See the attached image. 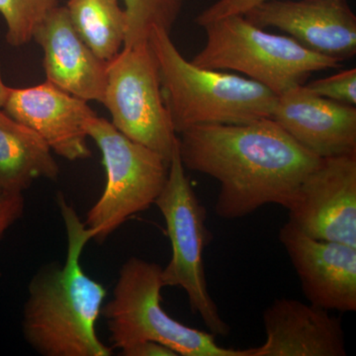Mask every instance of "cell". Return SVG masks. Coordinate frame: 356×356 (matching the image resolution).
<instances>
[{"instance_id": "obj_1", "label": "cell", "mask_w": 356, "mask_h": 356, "mask_svg": "<svg viewBox=\"0 0 356 356\" xmlns=\"http://www.w3.org/2000/svg\"><path fill=\"white\" fill-rule=\"evenodd\" d=\"M179 136L185 170L219 182L215 212L225 220L247 217L268 204L287 210L321 159L271 118L197 126Z\"/></svg>"}, {"instance_id": "obj_2", "label": "cell", "mask_w": 356, "mask_h": 356, "mask_svg": "<svg viewBox=\"0 0 356 356\" xmlns=\"http://www.w3.org/2000/svg\"><path fill=\"white\" fill-rule=\"evenodd\" d=\"M57 202L67 232V259L62 266L44 267L33 277L23 312V334L44 356L111 355L112 348L96 332L107 290L89 277L81 262L92 232L64 196L60 194Z\"/></svg>"}, {"instance_id": "obj_3", "label": "cell", "mask_w": 356, "mask_h": 356, "mask_svg": "<svg viewBox=\"0 0 356 356\" xmlns=\"http://www.w3.org/2000/svg\"><path fill=\"white\" fill-rule=\"evenodd\" d=\"M147 41L177 135L197 126L245 124L273 116L278 95L270 89L248 77L192 64L163 28H153Z\"/></svg>"}, {"instance_id": "obj_4", "label": "cell", "mask_w": 356, "mask_h": 356, "mask_svg": "<svg viewBox=\"0 0 356 356\" xmlns=\"http://www.w3.org/2000/svg\"><path fill=\"white\" fill-rule=\"evenodd\" d=\"M206 43L191 58L206 69L245 74L280 95L305 84L311 74L337 69L341 62L257 27L243 15H229L204 26Z\"/></svg>"}, {"instance_id": "obj_5", "label": "cell", "mask_w": 356, "mask_h": 356, "mask_svg": "<svg viewBox=\"0 0 356 356\" xmlns=\"http://www.w3.org/2000/svg\"><path fill=\"white\" fill-rule=\"evenodd\" d=\"M163 267L131 257L121 267L113 298L102 309L113 348L153 341L182 356H245V350L220 346L211 332L170 317L161 305Z\"/></svg>"}, {"instance_id": "obj_6", "label": "cell", "mask_w": 356, "mask_h": 356, "mask_svg": "<svg viewBox=\"0 0 356 356\" xmlns=\"http://www.w3.org/2000/svg\"><path fill=\"white\" fill-rule=\"evenodd\" d=\"M185 170L177 146L170 159L165 184L154 202L165 219L172 250L161 278L163 286L184 290L192 313L200 316L211 334L226 337L229 327L208 291L204 268V250L211 243V233L206 226L207 211Z\"/></svg>"}, {"instance_id": "obj_7", "label": "cell", "mask_w": 356, "mask_h": 356, "mask_svg": "<svg viewBox=\"0 0 356 356\" xmlns=\"http://www.w3.org/2000/svg\"><path fill=\"white\" fill-rule=\"evenodd\" d=\"M88 135L102 152L106 185L84 224L92 232V240L102 243L131 217L156 202L168 178L170 163L129 139L106 119L95 117Z\"/></svg>"}, {"instance_id": "obj_8", "label": "cell", "mask_w": 356, "mask_h": 356, "mask_svg": "<svg viewBox=\"0 0 356 356\" xmlns=\"http://www.w3.org/2000/svg\"><path fill=\"white\" fill-rule=\"evenodd\" d=\"M102 104L117 130L170 163L178 137L163 102L158 64L149 41L124 47L107 63Z\"/></svg>"}, {"instance_id": "obj_9", "label": "cell", "mask_w": 356, "mask_h": 356, "mask_svg": "<svg viewBox=\"0 0 356 356\" xmlns=\"http://www.w3.org/2000/svg\"><path fill=\"white\" fill-rule=\"evenodd\" d=\"M287 210L307 236L356 247V153L321 159Z\"/></svg>"}, {"instance_id": "obj_10", "label": "cell", "mask_w": 356, "mask_h": 356, "mask_svg": "<svg viewBox=\"0 0 356 356\" xmlns=\"http://www.w3.org/2000/svg\"><path fill=\"white\" fill-rule=\"evenodd\" d=\"M312 51L343 62L356 54V15L348 0H266L243 14Z\"/></svg>"}, {"instance_id": "obj_11", "label": "cell", "mask_w": 356, "mask_h": 356, "mask_svg": "<svg viewBox=\"0 0 356 356\" xmlns=\"http://www.w3.org/2000/svg\"><path fill=\"white\" fill-rule=\"evenodd\" d=\"M280 240L309 303L327 311H356V247L311 238L288 222Z\"/></svg>"}, {"instance_id": "obj_12", "label": "cell", "mask_w": 356, "mask_h": 356, "mask_svg": "<svg viewBox=\"0 0 356 356\" xmlns=\"http://www.w3.org/2000/svg\"><path fill=\"white\" fill-rule=\"evenodd\" d=\"M2 110L38 134L62 158L79 161L91 156L88 127L97 115L86 100L46 81L32 88H10Z\"/></svg>"}, {"instance_id": "obj_13", "label": "cell", "mask_w": 356, "mask_h": 356, "mask_svg": "<svg viewBox=\"0 0 356 356\" xmlns=\"http://www.w3.org/2000/svg\"><path fill=\"white\" fill-rule=\"evenodd\" d=\"M271 119L318 158L356 153V107L313 95L304 84L277 96Z\"/></svg>"}, {"instance_id": "obj_14", "label": "cell", "mask_w": 356, "mask_h": 356, "mask_svg": "<svg viewBox=\"0 0 356 356\" xmlns=\"http://www.w3.org/2000/svg\"><path fill=\"white\" fill-rule=\"evenodd\" d=\"M266 343L245 356H346L341 318L298 300H274L262 315Z\"/></svg>"}, {"instance_id": "obj_15", "label": "cell", "mask_w": 356, "mask_h": 356, "mask_svg": "<svg viewBox=\"0 0 356 356\" xmlns=\"http://www.w3.org/2000/svg\"><path fill=\"white\" fill-rule=\"evenodd\" d=\"M33 39L44 51L47 81L86 102L102 103L107 63L96 57L79 36L67 7L54 8L40 23Z\"/></svg>"}, {"instance_id": "obj_16", "label": "cell", "mask_w": 356, "mask_h": 356, "mask_svg": "<svg viewBox=\"0 0 356 356\" xmlns=\"http://www.w3.org/2000/svg\"><path fill=\"white\" fill-rule=\"evenodd\" d=\"M58 172L43 138L0 110V191L22 194L34 180H55Z\"/></svg>"}, {"instance_id": "obj_17", "label": "cell", "mask_w": 356, "mask_h": 356, "mask_svg": "<svg viewBox=\"0 0 356 356\" xmlns=\"http://www.w3.org/2000/svg\"><path fill=\"white\" fill-rule=\"evenodd\" d=\"M65 7L77 34L96 57L109 63L120 53L127 15L119 0H69Z\"/></svg>"}, {"instance_id": "obj_18", "label": "cell", "mask_w": 356, "mask_h": 356, "mask_svg": "<svg viewBox=\"0 0 356 356\" xmlns=\"http://www.w3.org/2000/svg\"><path fill=\"white\" fill-rule=\"evenodd\" d=\"M127 15L124 47L147 42L154 27L170 32L181 10L184 0H123ZM123 47V48H124Z\"/></svg>"}, {"instance_id": "obj_19", "label": "cell", "mask_w": 356, "mask_h": 356, "mask_svg": "<svg viewBox=\"0 0 356 356\" xmlns=\"http://www.w3.org/2000/svg\"><path fill=\"white\" fill-rule=\"evenodd\" d=\"M57 6L58 0H0L7 43L13 47L29 43L40 23Z\"/></svg>"}, {"instance_id": "obj_20", "label": "cell", "mask_w": 356, "mask_h": 356, "mask_svg": "<svg viewBox=\"0 0 356 356\" xmlns=\"http://www.w3.org/2000/svg\"><path fill=\"white\" fill-rule=\"evenodd\" d=\"M307 90L343 104L356 105V69H348L334 76L304 84Z\"/></svg>"}, {"instance_id": "obj_21", "label": "cell", "mask_w": 356, "mask_h": 356, "mask_svg": "<svg viewBox=\"0 0 356 356\" xmlns=\"http://www.w3.org/2000/svg\"><path fill=\"white\" fill-rule=\"evenodd\" d=\"M266 0H217L204 9L195 18L196 24L204 26L229 15H243L245 13Z\"/></svg>"}, {"instance_id": "obj_22", "label": "cell", "mask_w": 356, "mask_h": 356, "mask_svg": "<svg viewBox=\"0 0 356 356\" xmlns=\"http://www.w3.org/2000/svg\"><path fill=\"white\" fill-rule=\"evenodd\" d=\"M23 211L24 198L22 194L0 191V241L7 229L22 216Z\"/></svg>"}, {"instance_id": "obj_23", "label": "cell", "mask_w": 356, "mask_h": 356, "mask_svg": "<svg viewBox=\"0 0 356 356\" xmlns=\"http://www.w3.org/2000/svg\"><path fill=\"white\" fill-rule=\"evenodd\" d=\"M124 356H177V353L163 344L153 341H142L121 350Z\"/></svg>"}, {"instance_id": "obj_24", "label": "cell", "mask_w": 356, "mask_h": 356, "mask_svg": "<svg viewBox=\"0 0 356 356\" xmlns=\"http://www.w3.org/2000/svg\"><path fill=\"white\" fill-rule=\"evenodd\" d=\"M9 90H10V88L6 86V83H3V79H2L1 64H0V110L3 108L4 104H6Z\"/></svg>"}]
</instances>
